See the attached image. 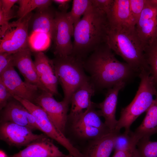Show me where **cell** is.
<instances>
[{"instance_id":"obj_1","label":"cell","mask_w":157,"mask_h":157,"mask_svg":"<svg viewBox=\"0 0 157 157\" xmlns=\"http://www.w3.org/2000/svg\"><path fill=\"white\" fill-rule=\"evenodd\" d=\"M83 62L91 81L101 89H108L121 82L127 84L139 73L126 63L118 60L106 43L92 52Z\"/></svg>"},{"instance_id":"obj_2","label":"cell","mask_w":157,"mask_h":157,"mask_svg":"<svg viewBox=\"0 0 157 157\" xmlns=\"http://www.w3.org/2000/svg\"><path fill=\"white\" fill-rule=\"evenodd\" d=\"M108 28L106 15L92 4L74 27L71 54L82 58L106 43Z\"/></svg>"},{"instance_id":"obj_3","label":"cell","mask_w":157,"mask_h":157,"mask_svg":"<svg viewBox=\"0 0 157 157\" xmlns=\"http://www.w3.org/2000/svg\"><path fill=\"white\" fill-rule=\"evenodd\" d=\"M106 43L112 51L139 73L144 70L150 72L145 58L144 46L135 28L117 29L108 27Z\"/></svg>"},{"instance_id":"obj_4","label":"cell","mask_w":157,"mask_h":157,"mask_svg":"<svg viewBox=\"0 0 157 157\" xmlns=\"http://www.w3.org/2000/svg\"><path fill=\"white\" fill-rule=\"evenodd\" d=\"M140 81L138 89L132 102L121 111L115 130L120 131L122 128L129 133L133 122L142 114L147 111L152 104L157 90L149 72L144 70L139 74Z\"/></svg>"},{"instance_id":"obj_5","label":"cell","mask_w":157,"mask_h":157,"mask_svg":"<svg viewBox=\"0 0 157 157\" xmlns=\"http://www.w3.org/2000/svg\"><path fill=\"white\" fill-rule=\"evenodd\" d=\"M58 82L64 93L63 100L69 104L74 92L89 78L85 74L82 59L71 54L52 60Z\"/></svg>"},{"instance_id":"obj_6","label":"cell","mask_w":157,"mask_h":157,"mask_svg":"<svg viewBox=\"0 0 157 157\" xmlns=\"http://www.w3.org/2000/svg\"><path fill=\"white\" fill-rule=\"evenodd\" d=\"M13 97L20 102L33 116L39 130L65 148L73 157H84L83 153L75 147L65 134L56 127L41 107L17 97Z\"/></svg>"},{"instance_id":"obj_7","label":"cell","mask_w":157,"mask_h":157,"mask_svg":"<svg viewBox=\"0 0 157 157\" xmlns=\"http://www.w3.org/2000/svg\"><path fill=\"white\" fill-rule=\"evenodd\" d=\"M32 16L31 13L10 23L6 30L0 38V53L14 54L29 48L28 30Z\"/></svg>"},{"instance_id":"obj_8","label":"cell","mask_w":157,"mask_h":157,"mask_svg":"<svg viewBox=\"0 0 157 157\" xmlns=\"http://www.w3.org/2000/svg\"><path fill=\"white\" fill-rule=\"evenodd\" d=\"M67 13L55 12V25L51 39L56 57H66L71 55L72 52L71 38L73 35L74 26Z\"/></svg>"},{"instance_id":"obj_9","label":"cell","mask_w":157,"mask_h":157,"mask_svg":"<svg viewBox=\"0 0 157 157\" xmlns=\"http://www.w3.org/2000/svg\"><path fill=\"white\" fill-rule=\"evenodd\" d=\"M53 95L49 92L41 91L34 104L44 110L56 127L65 134L69 104L63 100L57 101Z\"/></svg>"},{"instance_id":"obj_10","label":"cell","mask_w":157,"mask_h":157,"mask_svg":"<svg viewBox=\"0 0 157 157\" xmlns=\"http://www.w3.org/2000/svg\"><path fill=\"white\" fill-rule=\"evenodd\" d=\"M3 82L13 96H16L33 103L39 94L38 88L23 81L11 65L0 74Z\"/></svg>"},{"instance_id":"obj_11","label":"cell","mask_w":157,"mask_h":157,"mask_svg":"<svg viewBox=\"0 0 157 157\" xmlns=\"http://www.w3.org/2000/svg\"><path fill=\"white\" fill-rule=\"evenodd\" d=\"M26 126L10 122L0 123V139L10 146L20 148L26 146L44 134H35Z\"/></svg>"},{"instance_id":"obj_12","label":"cell","mask_w":157,"mask_h":157,"mask_svg":"<svg viewBox=\"0 0 157 157\" xmlns=\"http://www.w3.org/2000/svg\"><path fill=\"white\" fill-rule=\"evenodd\" d=\"M135 28L144 47L157 38V4L152 0H147Z\"/></svg>"},{"instance_id":"obj_13","label":"cell","mask_w":157,"mask_h":157,"mask_svg":"<svg viewBox=\"0 0 157 157\" xmlns=\"http://www.w3.org/2000/svg\"><path fill=\"white\" fill-rule=\"evenodd\" d=\"M10 122L27 127L33 131L39 130L33 116L19 101L13 97L0 113V123Z\"/></svg>"},{"instance_id":"obj_14","label":"cell","mask_w":157,"mask_h":157,"mask_svg":"<svg viewBox=\"0 0 157 157\" xmlns=\"http://www.w3.org/2000/svg\"><path fill=\"white\" fill-rule=\"evenodd\" d=\"M35 65L40 81L47 91L53 95L58 93L59 82L52 60L42 52H35Z\"/></svg>"},{"instance_id":"obj_15","label":"cell","mask_w":157,"mask_h":157,"mask_svg":"<svg viewBox=\"0 0 157 157\" xmlns=\"http://www.w3.org/2000/svg\"><path fill=\"white\" fill-rule=\"evenodd\" d=\"M50 138L45 135L32 142L23 149L10 157H68Z\"/></svg>"},{"instance_id":"obj_16","label":"cell","mask_w":157,"mask_h":157,"mask_svg":"<svg viewBox=\"0 0 157 157\" xmlns=\"http://www.w3.org/2000/svg\"><path fill=\"white\" fill-rule=\"evenodd\" d=\"M13 65L18 69L25 81L37 86L41 91L49 92L40 81L30 48L13 54Z\"/></svg>"},{"instance_id":"obj_17","label":"cell","mask_w":157,"mask_h":157,"mask_svg":"<svg viewBox=\"0 0 157 157\" xmlns=\"http://www.w3.org/2000/svg\"><path fill=\"white\" fill-rule=\"evenodd\" d=\"M94 85L89 78L74 92L71 99V107L68 118L73 121L81 115L93 103L91 97L94 94Z\"/></svg>"},{"instance_id":"obj_18","label":"cell","mask_w":157,"mask_h":157,"mask_svg":"<svg viewBox=\"0 0 157 157\" xmlns=\"http://www.w3.org/2000/svg\"><path fill=\"white\" fill-rule=\"evenodd\" d=\"M126 84L121 82L108 89L104 100L98 104H95L96 106L100 109L98 110L100 116L104 118L105 124L111 131L115 130L117 122L115 118V113L118 94Z\"/></svg>"},{"instance_id":"obj_19","label":"cell","mask_w":157,"mask_h":157,"mask_svg":"<svg viewBox=\"0 0 157 157\" xmlns=\"http://www.w3.org/2000/svg\"><path fill=\"white\" fill-rule=\"evenodd\" d=\"M106 16L108 27L110 28L130 29L135 28L131 20L129 0H114Z\"/></svg>"},{"instance_id":"obj_20","label":"cell","mask_w":157,"mask_h":157,"mask_svg":"<svg viewBox=\"0 0 157 157\" xmlns=\"http://www.w3.org/2000/svg\"><path fill=\"white\" fill-rule=\"evenodd\" d=\"M120 132L114 130L100 138L93 140L83 154L84 157H109Z\"/></svg>"},{"instance_id":"obj_21","label":"cell","mask_w":157,"mask_h":157,"mask_svg":"<svg viewBox=\"0 0 157 157\" xmlns=\"http://www.w3.org/2000/svg\"><path fill=\"white\" fill-rule=\"evenodd\" d=\"M155 96L141 124L133 132L138 141L142 138H150L151 135L157 133V91Z\"/></svg>"},{"instance_id":"obj_22","label":"cell","mask_w":157,"mask_h":157,"mask_svg":"<svg viewBox=\"0 0 157 157\" xmlns=\"http://www.w3.org/2000/svg\"><path fill=\"white\" fill-rule=\"evenodd\" d=\"M55 12L50 7L38 9L31 18L33 31L45 33L49 35L51 39L55 25Z\"/></svg>"},{"instance_id":"obj_23","label":"cell","mask_w":157,"mask_h":157,"mask_svg":"<svg viewBox=\"0 0 157 157\" xmlns=\"http://www.w3.org/2000/svg\"><path fill=\"white\" fill-rule=\"evenodd\" d=\"M95 104L93 103L86 111L73 120L72 127L91 126L111 131L101 120L98 111L95 110Z\"/></svg>"},{"instance_id":"obj_24","label":"cell","mask_w":157,"mask_h":157,"mask_svg":"<svg viewBox=\"0 0 157 157\" xmlns=\"http://www.w3.org/2000/svg\"><path fill=\"white\" fill-rule=\"evenodd\" d=\"M52 0H19V7L17 13L18 19L22 18L36 8L41 9L47 8L51 5Z\"/></svg>"},{"instance_id":"obj_25","label":"cell","mask_w":157,"mask_h":157,"mask_svg":"<svg viewBox=\"0 0 157 157\" xmlns=\"http://www.w3.org/2000/svg\"><path fill=\"white\" fill-rule=\"evenodd\" d=\"M144 53L149 68L150 76L156 84H157V38L144 47Z\"/></svg>"},{"instance_id":"obj_26","label":"cell","mask_w":157,"mask_h":157,"mask_svg":"<svg viewBox=\"0 0 157 157\" xmlns=\"http://www.w3.org/2000/svg\"><path fill=\"white\" fill-rule=\"evenodd\" d=\"M51 38L48 34L39 31H33L29 37L28 44L31 50L42 52L49 47Z\"/></svg>"},{"instance_id":"obj_27","label":"cell","mask_w":157,"mask_h":157,"mask_svg":"<svg viewBox=\"0 0 157 157\" xmlns=\"http://www.w3.org/2000/svg\"><path fill=\"white\" fill-rule=\"evenodd\" d=\"M91 0H74L72 8L67 16L74 27L92 5Z\"/></svg>"},{"instance_id":"obj_28","label":"cell","mask_w":157,"mask_h":157,"mask_svg":"<svg viewBox=\"0 0 157 157\" xmlns=\"http://www.w3.org/2000/svg\"><path fill=\"white\" fill-rule=\"evenodd\" d=\"M136 146L137 157H157V141H151L149 138H142Z\"/></svg>"},{"instance_id":"obj_29","label":"cell","mask_w":157,"mask_h":157,"mask_svg":"<svg viewBox=\"0 0 157 157\" xmlns=\"http://www.w3.org/2000/svg\"><path fill=\"white\" fill-rule=\"evenodd\" d=\"M73 128L80 137L93 140L100 138L112 132L91 126H78Z\"/></svg>"},{"instance_id":"obj_30","label":"cell","mask_w":157,"mask_h":157,"mask_svg":"<svg viewBox=\"0 0 157 157\" xmlns=\"http://www.w3.org/2000/svg\"><path fill=\"white\" fill-rule=\"evenodd\" d=\"M138 141L131 131L129 133L120 132L117 136L114 149L115 151L125 150L136 147Z\"/></svg>"},{"instance_id":"obj_31","label":"cell","mask_w":157,"mask_h":157,"mask_svg":"<svg viewBox=\"0 0 157 157\" xmlns=\"http://www.w3.org/2000/svg\"><path fill=\"white\" fill-rule=\"evenodd\" d=\"M147 0H129V10L131 19L135 27L143 10Z\"/></svg>"},{"instance_id":"obj_32","label":"cell","mask_w":157,"mask_h":157,"mask_svg":"<svg viewBox=\"0 0 157 157\" xmlns=\"http://www.w3.org/2000/svg\"><path fill=\"white\" fill-rule=\"evenodd\" d=\"M14 13L12 10L11 11L5 12L0 9V38L3 35L10 23L9 21L15 17Z\"/></svg>"},{"instance_id":"obj_33","label":"cell","mask_w":157,"mask_h":157,"mask_svg":"<svg viewBox=\"0 0 157 157\" xmlns=\"http://www.w3.org/2000/svg\"><path fill=\"white\" fill-rule=\"evenodd\" d=\"M114 0H91L92 4L107 16L112 7Z\"/></svg>"},{"instance_id":"obj_34","label":"cell","mask_w":157,"mask_h":157,"mask_svg":"<svg viewBox=\"0 0 157 157\" xmlns=\"http://www.w3.org/2000/svg\"><path fill=\"white\" fill-rule=\"evenodd\" d=\"M13 97L6 87L0 80V109L1 110L6 105Z\"/></svg>"},{"instance_id":"obj_35","label":"cell","mask_w":157,"mask_h":157,"mask_svg":"<svg viewBox=\"0 0 157 157\" xmlns=\"http://www.w3.org/2000/svg\"><path fill=\"white\" fill-rule=\"evenodd\" d=\"M11 65L13 66V54L0 53V74Z\"/></svg>"},{"instance_id":"obj_36","label":"cell","mask_w":157,"mask_h":157,"mask_svg":"<svg viewBox=\"0 0 157 157\" xmlns=\"http://www.w3.org/2000/svg\"><path fill=\"white\" fill-rule=\"evenodd\" d=\"M112 157H137L136 147L125 150L115 151Z\"/></svg>"},{"instance_id":"obj_37","label":"cell","mask_w":157,"mask_h":157,"mask_svg":"<svg viewBox=\"0 0 157 157\" xmlns=\"http://www.w3.org/2000/svg\"><path fill=\"white\" fill-rule=\"evenodd\" d=\"M18 0H0V9L5 12L11 11V8L16 3L18 2Z\"/></svg>"},{"instance_id":"obj_38","label":"cell","mask_w":157,"mask_h":157,"mask_svg":"<svg viewBox=\"0 0 157 157\" xmlns=\"http://www.w3.org/2000/svg\"><path fill=\"white\" fill-rule=\"evenodd\" d=\"M53 2L57 4L60 12H67V10L69 7V4L71 0H54Z\"/></svg>"},{"instance_id":"obj_39","label":"cell","mask_w":157,"mask_h":157,"mask_svg":"<svg viewBox=\"0 0 157 157\" xmlns=\"http://www.w3.org/2000/svg\"><path fill=\"white\" fill-rule=\"evenodd\" d=\"M0 157H8L5 152L1 149L0 151Z\"/></svg>"},{"instance_id":"obj_40","label":"cell","mask_w":157,"mask_h":157,"mask_svg":"<svg viewBox=\"0 0 157 157\" xmlns=\"http://www.w3.org/2000/svg\"><path fill=\"white\" fill-rule=\"evenodd\" d=\"M152 1L153 2L157 4V0H152Z\"/></svg>"},{"instance_id":"obj_41","label":"cell","mask_w":157,"mask_h":157,"mask_svg":"<svg viewBox=\"0 0 157 157\" xmlns=\"http://www.w3.org/2000/svg\"><path fill=\"white\" fill-rule=\"evenodd\" d=\"M68 157H73L71 155L69 154V156Z\"/></svg>"},{"instance_id":"obj_42","label":"cell","mask_w":157,"mask_h":157,"mask_svg":"<svg viewBox=\"0 0 157 157\" xmlns=\"http://www.w3.org/2000/svg\"><path fill=\"white\" fill-rule=\"evenodd\" d=\"M156 89H157V84H156Z\"/></svg>"}]
</instances>
